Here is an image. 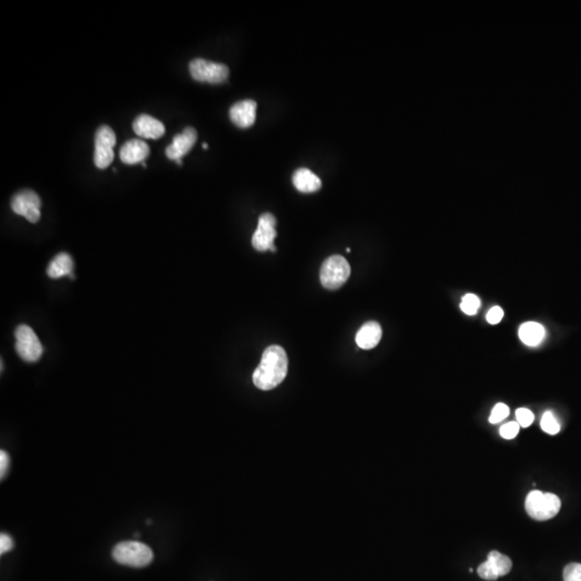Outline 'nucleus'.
<instances>
[{"instance_id": "obj_12", "label": "nucleus", "mask_w": 581, "mask_h": 581, "mask_svg": "<svg viewBox=\"0 0 581 581\" xmlns=\"http://www.w3.org/2000/svg\"><path fill=\"white\" fill-rule=\"evenodd\" d=\"M134 131L142 138L158 139L165 134V126L153 116L141 114L133 124Z\"/></svg>"}, {"instance_id": "obj_19", "label": "nucleus", "mask_w": 581, "mask_h": 581, "mask_svg": "<svg viewBox=\"0 0 581 581\" xmlns=\"http://www.w3.org/2000/svg\"><path fill=\"white\" fill-rule=\"evenodd\" d=\"M540 426H542V430L545 433L550 434V435H556L561 430V426H560L557 418L554 416L551 412H545L542 421H540Z\"/></svg>"}, {"instance_id": "obj_17", "label": "nucleus", "mask_w": 581, "mask_h": 581, "mask_svg": "<svg viewBox=\"0 0 581 581\" xmlns=\"http://www.w3.org/2000/svg\"><path fill=\"white\" fill-rule=\"evenodd\" d=\"M74 269L72 256L67 253H59L55 256L47 267V276L51 279H59L64 276H70Z\"/></svg>"}, {"instance_id": "obj_23", "label": "nucleus", "mask_w": 581, "mask_h": 581, "mask_svg": "<svg viewBox=\"0 0 581 581\" xmlns=\"http://www.w3.org/2000/svg\"><path fill=\"white\" fill-rule=\"evenodd\" d=\"M516 418H517V422L520 426L529 427L533 423V421H534L535 416L529 409L519 408L516 412Z\"/></svg>"}, {"instance_id": "obj_20", "label": "nucleus", "mask_w": 581, "mask_h": 581, "mask_svg": "<svg viewBox=\"0 0 581 581\" xmlns=\"http://www.w3.org/2000/svg\"><path fill=\"white\" fill-rule=\"evenodd\" d=\"M480 307V299L475 294H466L461 303V309L468 315H474Z\"/></svg>"}, {"instance_id": "obj_6", "label": "nucleus", "mask_w": 581, "mask_h": 581, "mask_svg": "<svg viewBox=\"0 0 581 581\" xmlns=\"http://www.w3.org/2000/svg\"><path fill=\"white\" fill-rule=\"evenodd\" d=\"M193 79L204 83L220 84L226 81L229 70L226 65L196 59L189 66Z\"/></svg>"}, {"instance_id": "obj_24", "label": "nucleus", "mask_w": 581, "mask_h": 581, "mask_svg": "<svg viewBox=\"0 0 581 581\" xmlns=\"http://www.w3.org/2000/svg\"><path fill=\"white\" fill-rule=\"evenodd\" d=\"M520 425L518 422H509V423L504 424L500 429V434L503 439H515L516 436L519 433Z\"/></svg>"}, {"instance_id": "obj_4", "label": "nucleus", "mask_w": 581, "mask_h": 581, "mask_svg": "<svg viewBox=\"0 0 581 581\" xmlns=\"http://www.w3.org/2000/svg\"><path fill=\"white\" fill-rule=\"evenodd\" d=\"M351 267L344 256L332 255L323 262L320 271L321 284L328 290H337L347 282Z\"/></svg>"}, {"instance_id": "obj_13", "label": "nucleus", "mask_w": 581, "mask_h": 581, "mask_svg": "<svg viewBox=\"0 0 581 581\" xmlns=\"http://www.w3.org/2000/svg\"><path fill=\"white\" fill-rule=\"evenodd\" d=\"M150 154V148L147 143L138 139L127 141L120 150V158L123 163L134 165L143 162Z\"/></svg>"}, {"instance_id": "obj_1", "label": "nucleus", "mask_w": 581, "mask_h": 581, "mask_svg": "<svg viewBox=\"0 0 581 581\" xmlns=\"http://www.w3.org/2000/svg\"><path fill=\"white\" fill-rule=\"evenodd\" d=\"M288 368V359L284 348L271 346L264 351L261 363L253 372V383L263 391L275 389L286 379Z\"/></svg>"}, {"instance_id": "obj_10", "label": "nucleus", "mask_w": 581, "mask_h": 581, "mask_svg": "<svg viewBox=\"0 0 581 581\" xmlns=\"http://www.w3.org/2000/svg\"><path fill=\"white\" fill-rule=\"evenodd\" d=\"M198 140V133L193 127H187L182 133L173 137V143L166 149V156L171 160H175L179 165L182 164V158L192 150Z\"/></svg>"}, {"instance_id": "obj_18", "label": "nucleus", "mask_w": 581, "mask_h": 581, "mask_svg": "<svg viewBox=\"0 0 581 581\" xmlns=\"http://www.w3.org/2000/svg\"><path fill=\"white\" fill-rule=\"evenodd\" d=\"M491 567L498 577L505 576L511 571L512 562L507 556L498 551H491L488 554V560Z\"/></svg>"}, {"instance_id": "obj_3", "label": "nucleus", "mask_w": 581, "mask_h": 581, "mask_svg": "<svg viewBox=\"0 0 581 581\" xmlns=\"http://www.w3.org/2000/svg\"><path fill=\"white\" fill-rule=\"evenodd\" d=\"M114 561L127 567H148L153 561V551L150 547L139 542H122L116 545L112 551Z\"/></svg>"}, {"instance_id": "obj_5", "label": "nucleus", "mask_w": 581, "mask_h": 581, "mask_svg": "<svg viewBox=\"0 0 581 581\" xmlns=\"http://www.w3.org/2000/svg\"><path fill=\"white\" fill-rule=\"evenodd\" d=\"M14 335L17 339L15 350L21 359L25 362H37L43 353V347L34 330L22 324L15 330Z\"/></svg>"}, {"instance_id": "obj_26", "label": "nucleus", "mask_w": 581, "mask_h": 581, "mask_svg": "<svg viewBox=\"0 0 581 581\" xmlns=\"http://www.w3.org/2000/svg\"><path fill=\"white\" fill-rule=\"evenodd\" d=\"M503 317H504L503 309L498 306H495L489 310L488 315H487V320L490 324L494 326V324H498L502 321Z\"/></svg>"}, {"instance_id": "obj_8", "label": "nucleus", "mask_w": 581, "mask_h": 581, "mask_svg": "<svg viewBox=\"0 0 581 581\" xmlns=\"http://www.w3.org/2000/svg\"><path fill=\"white\" fill-rule=\"evenodd\" d=\"M41 200L32 190H23L17 193L11 200V208L19 215H23L30 223L39 221L41 213Z\"/></svg>"}, {"instance_id": "obj_29", "label": "nucleus", "mask_w": 581, "mask_h": 581, "mask_svg": "<svg viewBox=\"0 0 581 581\" xmlns=\"http://www.w3.org/2000/svg\"><path fill=\"white\" fill-rule=\"evenodd\" d=\"M202 147H204V149H208L207 143H204V145H202Z\"/></svg>"}, {"instance_id": "obj_15", "label": "nucleus", "mask_w": 581, "mask_h": 581, "mask_svg": "<svg viewBox=\"0 0 581 581\" xmlns=\"http://www.w3.org/2000/svg\"><path fill=\"white\" fill-rule=\"evenodd\" d=\"M294 187L302 193H315L322 187L320 178L308 168H299L292 177Z\"/></svg>"}, {"instance_id": "obj_9", "label": "nucleus", "mask_w": 581, "mask_h": 581, "mask_svg": "<svg viewBox=\"0 0 581 581\" xmlns=\"http://www.w3.org/2000/svg\"><path fill=\"white\" fill-rule=\"evenodd\" d=\"M277 220L271 213H264L260 217L259 224L252 237V246L257 251H276L273 244L277 236Z\"/></svg>"}, {"instance_id": "obj_25", "label": "nucleus", "mask_w": 581, "mask_h": 581, "mask_svg": "<svg viewBox=\"0 0 581 581\" xmlns=\"http://www.w3.org/2000/svg\"><path fill=\"white\" fill-rule=\"evenodd\" d=\"M478 575L480 578L485 579V580L488 581H494L498 578V575L495 574V571H493L492 567H491L490 563L488 561L483 562L479 565L477 569Z\"/></svg>"}, {"instance_id": "obj_27", "label": "nucleus", "mask_w": 581, "mask_h": 581, "mask_svg": "<svg viewBox=\"0 0 581 581\" xmlns=\"http://www.w3.org/2000/svg\"><path fill=\"white\" fill-rule=\"evenodd\" d=\"M13 546H14V542H13L12 537L10 535L6 534V533H1V535H0V553H7L12 549Z\"/></svg>"}, {"instance_id": "obj_14", "label": "nucleus", "mask_w": 581, "mask_h": 581, "mask_svg": "<svg viewBox=\"0 0 581 581\" xmlns=\"http://www.w3.org/2000/svg\"><path fill=\"white\" fill-rule=\"evenodd\" d=\"M382 337V330L379 323L367 322L357 332L355 341L361 349L370 350L379 344Z\"/></svg>"}, {"instance_id": "obj_7", "label": "nucleus", "mask_w": 581, "mask_h": 581, "mask_svg": "<svg viewBox=\"0 0 581 581\" xmlns=\"http://www.w3.org/2000/svg\"><path fill=\"white\" fill-rule=\"evenodd\" d=\"M116 143V137L112 128L101 126L95 136V152L94 163L99 169L108 167L114 158V148Z\"/></svg>"}, {"instance_id": "obj_2", "label": "nucleus", "mask_w": 581, "mask_h": 581, "mask_svg": "<svg viewBox=\"0 0 581 581\" xmlns=\"http://www.w3.org/2000/svg\"><path fill=\"white\" fill-rule=\"evenodd\" d=\"M561 500L553 493H542L538 490L529 492L525 500L527 515L537 521H547L559 514Z\"/></svg>"}, {"instance_id": "obj_11", "label": "nucleus", "mask_w": 581, "mask_h": 581, "mask_svg": "<svg viewBox=\"0 0 581 581\" xmlns=\"http://www.w3.org/2000/svg\"><path fill=\"white\" fill-rule=\"evenodd\" d=\"M256 108L257 104L252 99L238 101L229 109V118L238 127H251L255 123Z\"/></svg>"}, {"instance_id": "obj_28", "label": "nucleus", "mask_w": 581, "mask_h": 581, "mask_svg": "<svg viewBox=\"0 0 581 581\" xmlns=\"http://www.w3.org/2000/svg\"><path fill=\"white\" fill-rule=\"evenodd\" d=\"M9 467H10L9 454L6 451L1 450V452H0V477H1V479H3L7 475Z\"/></svg>"}, {"instance_id": "obj_22", "label": "nucleus", "mask_w": 581, "mask_h": 581, "mask_svg": "<svg viewBox=\"0 0 581 581\" xmlns=\"http://www.w3.org/2000/svg\"><path fill=\"white\" fill-rule=\"evenodd\" d=\"M564 581H581V564L569 563L563 571Z\"/></svg>"}, {"instance_id": "obj_16", "label": "nucleus", "mask_w": 581, "mask_h": 581, "mask_svg": "<svg viewBox=\"0 0 581 581\" xmlns=\"http://www.w3.org/2000/svg\"><path fill=\"white\" fill-rule=\"evenodd\" d=\"M546 335L544 326L537 322H527L519 330V337L525 345L536 347L540 345Z\"/></svg>"}, {"instance_id": "obj_21", "label": "nucleus", "mask_w": 581, "mask_h": 581, "mask_svg": "<svg viewBox=\"0 0 581 581\" xmlns=\"http://www.w3.org/2000/svg\"><path fill=\"white\" fill-rule=\"evenodd\" d=\"M508 416H509V407L506 404H503V403H498L493 408L489 421H490V423L496 424L503 421Z\"/></svg>"}]
</instances>
